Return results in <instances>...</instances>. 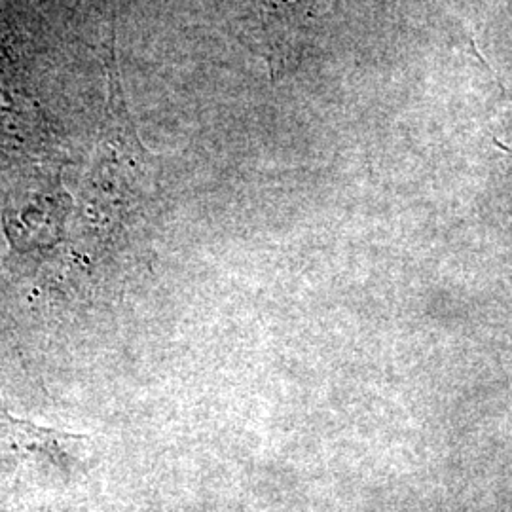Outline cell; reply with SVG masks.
Here are the masks:
<instances>
[{
  "instance_id": "obj_1",
  "label": "cell",
  "mask_w": 512,
  "mask_h": 512,
  "mask_svg": "<svg viewBox=\"0 0 512 512\" xmlns=\"http://www.w3.org/2000/svg\"><path fill=\"white\" fill-rule=\"evenodd\" d=\"M82 442L0 414V503L67 484L82 467Z\"/></svg>"
},
{
  "instance_id": "obj_2",
  "label": "cell",
  "mask_w": 512,
  "mask_h": 512,
  "mask_svg": "<svg viewBox=\"0 0 512 512\" xmlns=\"http://www.w3.org/2000/svg\"><path fill=\"white\" fill-rule=\"evenodd\" d=\"M313 4L315 0H249L241 19V38L279 73L296 55Z\"/></svg>"
}]
</instances>
